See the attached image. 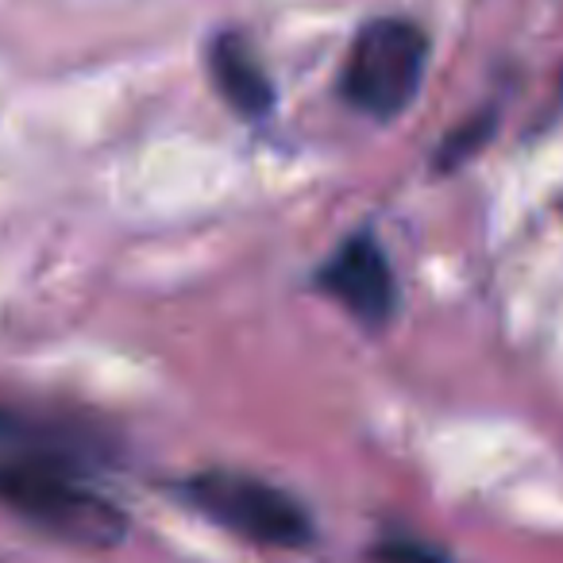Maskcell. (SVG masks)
Segmentation results:
<instances>
[{
    "label": "cell",
    "mask_w": 563,
    "mask_h": 563,
    "mask_svg": "<svg viewBox=\"0 0 563 563\" xmlns=\"http://www.w3.org/2000/svg\"><path fill=\"white\" fill-rule=\"evenodd\" d=\"M494 132V112H483V117H471L463 128H455L452 135H448L444 143H440V155H437V170H455V166H463L467 158L478 155V147H483L486 140H490Z\"/></svg>",
    "instance_id": "8992f818"
},
{
    "label": "cell",
    "mask_w": 563,
    "mask_h": 563,
    "mask_svg": "<svg viewBox=\"0 0 563 563\" xmlns=\"http://www.w3.org/2000/svg\"><path fill=\"white\" fill-rule=\"evenodd\" d=\"M317 286L371 329L386 324L398 309V278H394L390 258L371 232L347 235L329 255V263L317 271Z\"/></svg>",
    "instance_id": "277c9868"
},
{
    "label": "cell",
    "mask_w": 563,
    "mask_h": 563,
    "mask_svg": "<svg viewBox=\"0 0 563 563\" xmlns=\"http://www.w3.org/2000/svg\"><path fill=\"white\" fill-rule=\"evenodd\" d=\"M424 66H429V40L409 20H371L355 35L344 63L347 104L371 120H394L421 93Z\"/></svg>",
    "instance_id": "3957f363"
},
{
    "label": "cell",
    "mask_w": 563,
    "mask_h": 563,
    "mask_svg": "<svg viewBox=\"0 0 563 563\" xmlns=\"http://www.w3.org/2000/svg\"><path fill=\"white\" fill-rule=\"evenodd\" d=\"M371 560L375 563H448V555L421 537H383L371 548Z\"/></svg>",
    "instance_id": "52a82bcc"
},
{
    "label": "cell",
    "mask_w": 563,
    "mask_h": 563,
    "mask_svg": "<svg viewBox=\"0 0 563 563\" xmlns=\"http://www.w3.org/2000/svg\"><path fill=\"white\" fill-rule=\"evenodd\" d=\"M86 440L40 417L0 409V506L78 548H117L128 517L89 486Z\"/></svg>",
    "instance_id": "6da1fadb"
},
{
    "label": "cell",
    "mask_w": 563,
    "mask_h": 563,
    "mask_svg": "<svg viewBox=\"0 0 563 563\" xmlns=\"http://www.w3.org/2000/svg\"><path fill=\"white\" fill-rule=\"evenodd\" d=\"M209 74L217 93L224 97L228 109H235L240 117L258 120L274 109V86L266 78L263 63L251 51V43L243 35H220L209 51Z\"/></svg>",
    "instance_id": "5b68a950"
},
{
    "label": "cell",
    "mask_w": 563,
    "mask_h": 563,
    "mask_svg": "<svg viewBox=\"0 0 563 563\" xmlns=\"http://www.w3.org/2000/svg\"><path fill=\"white\" fill-rule=\"evenodd\" d=\"M178 494L212 525L266 548H309L317 525L309 509L282 486L247 471H197Z\"/></svg>",
    "instance_id": "7a4b0ae2"
}]
</instances>
